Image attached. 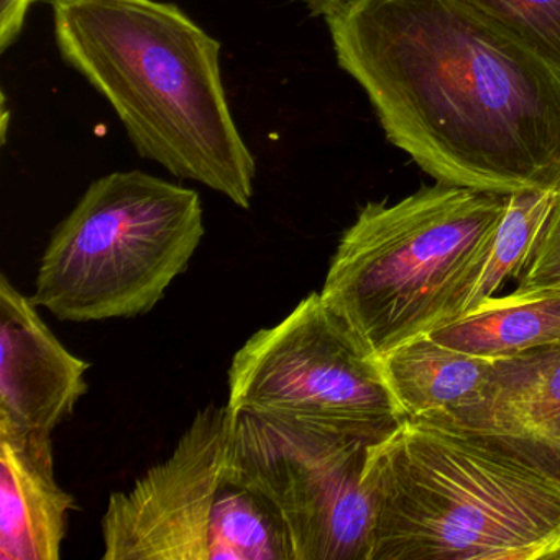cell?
<instances>
[{"label": "cell", "mask_w": 560, "mask_h": 560, "mask_svg": "<svg viewBox=\"0 0 560 560\" xmlns=\"http://www.w3.org/2000/svg\"><path fill=\"white\" fill-rule=\"evenodd\" d=\"M386 139L435 182L560 185V73L467 0H353L326 19Z\"/></svg>", "instance_id": "6da1fadb"}, {"label": "cell", "mask_w": 560, "mask_h": 560, "mask_svg": "<svg viewBox=\"0 0 560 560\" xmlns=\"http://www.w3.org/2000/svg\"><path fill=\"white\" fill-rule=\"evenodd\" d=\"M370 560H560V434L405 419L369 447Z\"/></svg>", "instance_id": "7a4b0ae2"}, {"label": "cell", "mask_w": 560, "mask_h": 560, "mask_svg": "<svg viewBox=\"0 0 560 560\" xmlns=\"http://www.w3.org/2000/svg\"><path fill=\"white\" fill-rule=\"evenodd\" d=\"M51 14L61 58L110 104L142 159L250 209L257 165L214 37L160 0H51Z\"/></svg>", "instance_id": "3957f363"}, {"label": "cell", "mask_w": 560, "mask_h": 560, "mask_svg": "<svg viewBox=\"0 0 560 560\" xmlns=\"http://www.w3.org/2000/svg\"><path fill=\"white\" fill-rule=\"evenodd\" d=\"M504 209L506 196L441 182L369 202L343 232L320 296L378 359L431 336L470 310Z\"/></svg>", "instance_id": "277c9868"}, {"label": "cell", "mask_w": 560, "mask_h": 560, "mask_svg": "<svg viewBox=\"0 0 560 560\" xmlns=\"http://www.w3.org/2000/svg\"><path fill=\"white\" fill-rule=\"evenodd\" d=\"M202 237L195 189L139 170L110 173L55 229L32 300L68 323L143 316L185 273Z\"/></svg>", "instance_id": "5b68a950"}, {"label": "cell", "mask_w": 560, "mask_h": 560, "mask_svg": "<svg viewBox=\"0 0 560 560\" xmlns=\"http://www.w3.org/2000/svg\"><path fill=\"white\" fill-rule=\"evenodd\" d=\"M103 560H294L270 503L234 451V415L196 412L166 460L116 491L101 521Z\"/></svg>", "instance_id": "8992f818"}, {"label": "cell", "mask_w": 560, "mask_h": 560, "mask_svg": "<svg viewBox=\"0 0 560 560\" xmlns=\"http://www.w3.org/2000/svg\"><path fill=\"white\" fill-rule=\"evenodd\" d=\"M234 412L376 444L405 421L378 357L311 293L255 332L229 369Z\"/></svg>", "instance_id": "52a82bcc"}, {"label": "cell", "mask_w": 560, "mask_h": 560, "mask_svg": "<svg viewBox=\"0 0 560 560\" xmlns=\"http://www.w3.org/2000/svg\"><path fill=\"white\" fill-rule=\"evenodd\" d=\"M232 415L235 457L280 516L294 560H370L375 500L365 465L372 444Z\"/></svg>", "instance_id": "ba28073f"}, {"label": "cell", "mask_w": 560, "mask_h": 560, "mask_svg": "<svg viewBox=\"0 0 560 560\" xmlns=\"http://www.w3.org/2000/svg\"><path fill=\"white\" fill-rule=\"evenodd\" d=\"M32 298L0 278V428L54 434L86 395L90 363L48 329Z\"/></svg>", "instance_id": "9c48e42d"}, {"label": "cell", "mask_w": 560, "mask_h": 560, "mask_svg": "<svg viewBox=\"0 0 560 560\" xmlns=\"http://www.w3.org/2000/svg\"><path fill=\"white\" fill-rule=\"evenodd\" d=\"M78 504L55 477L54 441L0 428V560H58Z\"/></svg>", "instance_id": "30bf717a"}, {"label": "cell", "mask_w": 560, "mask_h": 560, "mask_svg": "<svg viewBox=\"0 0 560 560\" xmlns=\"http://www.w3.org/2000/svg\"><path fill=\"white\" fill-rule=\"evenodd\" d=\"M383 375L406 419L460 416L483 399L494 360L418 337L380 359Z\"/></svg>", "instance_id": "8fae6325"}, {"label": "cell", "mask_w": 560, "mask_h": 560, "mask_svg": "<svg viewBox=\"0 0 560 560\" xmlns=\"http://www.w3.org/2000/svg\"><path fill=\"white\" fill-rule=\"evenodd\" d=\"M432 339L487 360L560 343V290H521L490 298L435 330Z\"/></svg>", "instance_id": "7c38bea8"}, {"label": "cell", "mask_w": 560, "mask_h": 560, "mask_svg": "<svg viewBox=\"0 0 560 560\" xmlns=\"http://www.w3.org/2000/svg\"><path fill=\"white\" fill-rule=\"evenodd\" d=\"M454 418L560 434V343L494 360L481 402Z\"/></svg>", "instance_id": "4fadbf2b"}, {"label": "cell", "mask_w": 560, "mask_h": 560, "mask_svg": "<svg viewBox=\"0 0 560 560\" xmlns=\"http://www.w3.org/2000/svg\"><path fill=\"white\" fill-rule=\"evenodd\" d=\"M553 196L556 189L506 196V209L494 234L487 267L471 298L470 310L493 298L506 281L523 277L549 218Z\"/></svg>", "instance_id": "5bb4252c"}, {"label": "cell", "mask_w": 560, "mask_h": 560, "mask_svg": "<svg viewBox=\"0 0 560 560\" xmlns=\"http://www.w3.org/2000/svg\"><path fill=\"white\" fill-rule=\"evenodd\" d=\"M560 73V0H467Z\"/></svg>", "instance_id": "9a60e30c"}, {"label": "cell", "mask_w": 560, "mask_h": 560, "mask_svg": "<svg viewBox=\"0 0 560 560\" xmlns=\"http://www.w3.org/2000/svg\"><path fill=\"white\" fill-rule=\"evenodd\" d=\"M517 283L521 290H560V185L533 258Z\"/></svg>", "instance_id": "2e32d148"}, {"label": "cell", "mask_w": 560, "mask_h": 560, "mask_svg": "<svg viewBox=\"0 0 560 560\" xmlns=\"http://www.w3.org/2000/svg\"><path fill=\"white\" fill-rule=\"evenodd\" d=\"M32 0H0V48L15 44L27 19Z\"/></svg>", "instance_id": "e0dca14e"}, {"label": "cell", "mask_w": 560, "mask_h": 560, "mask_svg": "<svg viewBox=\"0 0 560 560\" xmlns=\"http://www.w3.org/2000/svg\"><path fill=\"white\" fill-rule=\"evenodd\" d=\"M314 18L329 19L342 12L353 0H301Z\"/></svg>", "instance_id": "ac0fdd59"}]
</instances>
